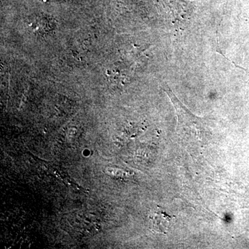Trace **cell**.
Returning a JSON list of instances; mask_svg holds the SVG:
<instances>
[{
	"instance_id": "obj_3",
	"label": "cell",
	"mask_w": 249,
	"mask_h": 249,
	"mask_svg": "<svg viewBox=\"0 0 249 249\" xmlns=\"http://www.w3.org/2000/svg\"><path fill=\"white\" fill-rule=\"evenodd\" d=\"M173 218L161 208H157L150 214L152 229L160 233H167Z\"/></svg>"
},
{
	"instance_id": "obj_1",
	"label": "cell",
	"mask_w": 249,
	"mask_h": 249,
	"mask_svg": "<svg viewBox=\"0 0 249 249\" xmlns=\"http://www.w3.org/2000/svg\"><path fill=\"white\" fill-rule=\"evenodd\" d=\"M168 97L171 100L178 116V129L181 133L197 139H203L205 134L209 133V126L204 119L198 117L183 106L182 103L174 94L169 87L163 86Z\"/></svg>"
},
{
	"instance_id": "obj_2",
	"label": "cell",
	"mask_w": 249,
	"mask_h": 249,
	"mask_svg": "<svg viewBox=\"0 0 249 249\" xmlns=\"http://www.w3.org/2000/svg\"><path fill=\"white\" fill-rule=\"evenodd\" d=\"M165 19L174 26L186 24L191 20L196 5L186 0H160Z\"/></svg>"
}]
</instances>
